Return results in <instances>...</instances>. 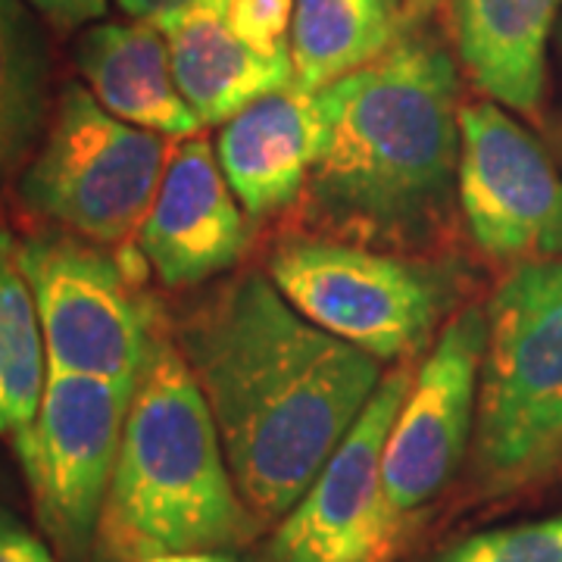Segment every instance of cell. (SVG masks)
<instances>
[{
    "label": "cell",
    "instance_id": "6da1fadb",
    "mask_svg": "<svg viewBox=\"0 0 562 562\" xmlns=\"http://www.w3.org/2000/svg\"><path fill=\"white\" fill-rule=\"evenodd\" d=\"M172 338L213 409L244 503L262 531L276 528L379 391L382 360L306 319L260 269L213 288Z\"/></svg>",
    "mask_w": 562,
    "mask_h": 562
},
{
    "label": "cell",
    "instance_id": "7a4b0ae2",
    "mask_svg": "<svg viewBox=\"0 0 562 562\" xmlns=\"http://www.w3.org/2000/svg\"><path fill=\"white\" fill-rule=\"evenodd\" d=\"M319 157L303 184L310 235L447 254L460 220V63L428 22L319 91Z\"/></svg>",
    "mask_w": 562,
    "mask_h": 562
},
{
    "label": "cell",
    "instance_id": "3957f363",
    "mask_svg": "<svg viewBox=\"0 0 562 562\" xmlns=\"http://www.w3.org/2000/svg\"><path fill=\"white\" fill-rule=\"evenodd\" d=\"M260 535L262 525L228 469L201 382L160 313L132 387L91 560L241 550Z\"/></svg>",
    "mask_w": 562,
    "mask_h": 562
},
{
    "label": "cell",
    "instance_id": "277c9868",
    "mask_svg": "<svg viewBox=\"0 0 562 562\" xmlns=\"http://www.w3.org/2000/svg\"><path fill=\"white\" fill-rule=\"evenodd\" d=\"M487 306L465 503L562 475V257L506 269Z\"/></svg>",
    "mask_w": 562,
    "mask_h": 562
},
{
    "label": "cell",
    "instance_id": "5b68a950",
    "mask_svg": "<svg viewBox=\"0 0 562 562\" xmlns=\"http://www.w3.org/2000/svg\"><path fill=\"white\" fill-rule=\"evenodd\" d=\"M266 269L306 319L382 362H416L472 288L450 254H397L322 235L279 244Z\"/></svg>",
    "mask_w": 562,
    "mask_h": 562
},
{
    "label": "cell",
    "instance_id": "8992f818",
    "mask_svg": "<svg viewBox=\"0 0 562 562\" xmlns=\"http://www.w3.org/2000/svg\"><path fill=\"white\" fill-rule=\"evenodd\" d=\"M169 140L116 120L91 88L69 81L41 147L16 176V198L63 232L122 247L138 238L154 206L172 154Z\"/></svg>",
    "mask_w": 562,
    "mask_h": 562
},
{
    "label": "cell",
    "instance_id": "52a82bcc",
    "mask_svg": "<svg viewBox=\"0 0 562 562\" xmlns=\"http://www.w3.org/2000/svg\"><path fill=\"white\" fill-rule=\"evenodd\" d=\"M484 341L487 306L465 303L416 366L382 457L384 562H401L465 469Z\"/></svg>",
    "mask_w": 562,
    "mask_h": 562
},
{
    "label": "cell",
    "instance_id": "ba28073f",
    "mask_svg": "<svg viewBox=\"0 0 562 562\" xmlns=\"http://www.w3.org/2000/svg\"><path fill=\"white\" fill-rule=\"evenodd\" d=\"M20 262L38 306L50 372L135 387L160 306L138 291L144 257H110L72 232L32 235Z\"/></svg>",
    "mask_w": 562,
    "mask_h": 562
},
{
    "label": "cell",
    "instance_id": "9c48e42d",
    "mask_svg": "<svg viewBox=\"0 0 562 562\" xmlns=\"http://www.w3.org/2000/svg\"><path fill=\"white\" fill-rule=\"evenodd\" d=\"M128 401L132 387L47 372L35 419L13 435L35 519L60 560H91Z\"/></svg>",
    "mask_w": 562,
    "mask_h": 562
},
{
    "label": "cell",
    "instance_id": "30bf717a",
    "mask_svg": "<svg viewBox=\"0 0 562 562\" xmlns=\"http://www.w3.org/2000/svg\"><path fill=\"white\" fill-rule=\"evenodd\" d=\"M460 220L487 260L562 257V172L538 135L484 98L460 106Z\"/></svg>",
    "mask_w": 562,
    "mask_h": 562
},
{
    "label": "cell",
    "instance_id": "8fae6325",
    "mask_svg": "<svg viewBox=\"0 0 562 562\" xmlns=\"http://www.w3.org/2000/svg\"><path fill=\"white\" fill-rule=\"evenodd\" d=\"M413 375L416 362H394L316 482L272 528L260 562H384L382 457Z\"/></svg>",
    "mask_w": 562,
    "mask_h": 562
},
{
    "label": "cell",
    "instance_id": "7c38bea8",
    "mask_svg": "<svg viewBox=\"0 0 562 562\" xmlns=\"http://www.w3.org/2000/svg\"><path fill=\"white\" fill-rule=\"evenodd\" d=\"M250 247L241 201L201 135L181 138L138 228V254L166 288H194L235 269Z\"/></svg>",
    "mask_w": 562,
    "mask_h": 562
},
{
    "label": "cell",
    "instance_id": "4fadbf2b",
    "mask_svg": "<svg viewBox=\"0 0 562 562\" xmlns=\"http://www.w3.org/2000/svg\"><path fill=\"white\" fill-rule=\"evenodd\" d=\"M441 13L462 76L541 128L562 0H443Z\"/></svg>",
    "mask_w": 562,
    "mask_h": 562
},
{
    "label": "cell",
    "instance_id": "5bb4252c",
    "mask_svg": "<svg viewBox=\"0 0 562 562\" xmlns=\"http://www.w3.org/2000/svg\"><path fill=\"white\" fill-rule=\"evenodd\" d=\"M325 135L319 91L297 81L262 94L222 122L216 157L250 220H269L301 201Z\"/></svg>",
    "mask_w": 562,
    "mask_h": 562
},
{
    "label": "cell",
    "instance_id": "9a60e30c",
    "mask_svg": "<svg viewBox=\"0 0 562 562\" xmlns=\"http://www.w3.org/2000/svg\"><path fill=\"white\" fill-rule=\"evenodd\" d=\"M76 66L116 120L172 140L201 132L203 122L179 91L160 25L147 20L91 25L76 41Z\"/></svg>",
    "mask_w": 562,
    "mask_h": 562
},
{
    "label": "cell",
    "instance_id": "2e32d148",
    "mask_svg": "<svg viewBox=\"0 0 562 562\" xmlns=\"http://www.w3.org/2000/svg\"><path fill=\"white\" fill-rule=\"evenodd\" d=\"M154 25L169 44L179 91L203 125H222L294 81L291 54L269 57L244 44L225 22L222 3H198Z\"/></svg>",
    "mask_w": 562,
    "mask_h": 562
},
{
    "label": "cell",
    "instance_id": "e0dca14e",
    "mask_svg": "<svg viewBox=\"0 0 562 562\" xmlns=\"http://www.w3.org/2000/svg\"><path fill=\"white\" fill-rule=\"evenodd\" d=\"M413 25L406 0H294V81L322 91L384 57Z\"/></svg>",
    "mask_w": 562,
    "mask_h": 562
},
{
    "label": "cell",
    "instance_id": "ac0fdd59",
    "mask_svg": "<svg viewBox=\"0 0 562 562\" xmlns=\"http://www.w3.org/2000/svg\"><path fill=\"white\" fill-rule=\"evenodd\" d=\"M50 113V54L22 0H0V184L38 150Z\"/></svg>",
    "mask_w": 562,
    "mask_h": 562
},
{
    "label": "cell",
    "instance_id": "d6986e66",
    "mask_svg": "<svg viewBox=\"0 0 562 562\" xmlns=\"http://www.w3.org/2000/svg\"><path fill=\"white\" fill-rule=\"evenodd\" d=\"M47 350L20 241L0 228V435H16L38 413L47 384Z\"/></svg>",
    "mask_w": 562,
    "mask_h": 562
},
{
    "label": "cell",
    "instance_id": "ffe728a7",
    "mask_svg": "<svg viewBox=\"0 0 562 562\" xmlns=\"http://www.w3.org/2000/svg\"><path fill=\"white\" fill-rule=\"evenodd\" d=\"M435 562H562V513L469 535Z\"/></svg>",
    "mask_w": 562,
    "mask_h": 562
},
{
    "label": "cell",
    "instance_id": "44dd1931",
    "mask_svg": "<svg viewBox=\"0 0 562 562\" xmlns=\"http://www.w3.org/2000/svg\"><path fill=\"white\" fill-rule=\"evenodd\" d=\"M225 22L254 50L279 57L291 54L294 0H222Z\"/></svg>",
    "mask_w": 562,
    "mask_h": 562
},
{
    "label": "cell",
    "instance_id": "7402d4cb",
    "mask_svg": "<svg viewBox=\"0 0 562 562\" xmlns=\"http://www.w3.org/2000/svg\"><path fill=\"white\" fill-rule=\"evenodd\" d=\"M0 562H60V557L13 513L0 509Z\"/></svg>",
    "mask_w": 562,
    "mask_h": 562
},
{
    "label": "cell",
    "instance_id": "603a6c76",
    "mask_svg": "<svg viewBox=\"0 0 562 562\" xmlns=\"http://www.w3.org/2000/svg\"><path fill=\"white\" fill-rule=\"evenodd\" d=\"M60 32H76L106 16V0H29Z\"/></svg>",
    "mask_w": 562,
    "mask_h": 562
},
{
    "label": "cell",
    "instance_id": "cb8c5ba5",
    "mask_svg": "<svg viewBox=\"0 0 562 562\" xmlns=\"http://www.w3.org/2000/svg\"><path fill=\"white\" fill-rule=\"evenodd\" d=\"M553 57H557V88H553V101L547 98L541 132L547 135V144L557 154V162L562 169V20L557 25V35H553Z\"/></svg>",
    "mask_w": 562,
    "mask_h": 562
},
{
    "label": "cell",
    "instance_id": "d4e9b609",
    "mask_svg": "<svg viewBox=\"0 0 562 562\" xmlns=\"http://www.w3.org/2000/svg\"><path fill=\"white\" fill-rule=\"evenodd\" d=\"M122 7V13H128L132 20L160 22L179 10L198 7V3H222V0H116Z\"/></svg>",
    "mask_w": 562,
    "mask_h": 562
},
{
    "label": "cell",
    "instance_id": "484cf974",
    "mask_svg": "<svg viewBox=\"0 0 562 562\" xmlns=\"http://www.w3.org/2000/svg\"><path fill=\"white\" fill-rule=\"evenodd\" d=\"M140 562H244L238 550H188V553H162Z\"/></svg>",
    "mask_w": 562,
    "mask_h": 562
},
{
    "label": "cell",
    "instance_id": "4316f807",
    "mask_svg": "<svg viewBox=\"0 0 562 562\" xmlns=\"http://www.w3.org/2000/svg\"><path fill=\"white\" fill-rule=\"evenodd\" d=\"M443 0H406V7H409V13L416 16L419 22H428L438 10H441Z\"/></svg>",
    "mask_w": 562,
    "mask_h": 562
}]
</instances>
